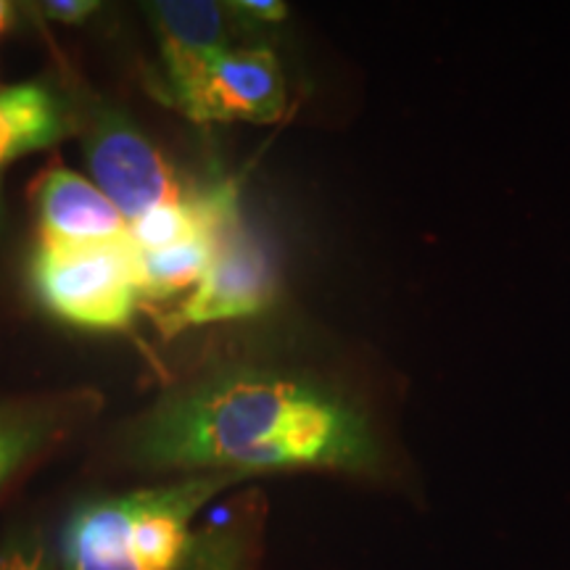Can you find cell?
I'll return each instance as SVG.
<instances>
[{
  "label": "cell",
  "instance_id": "cell-1",
  "mask_svg": "<svg viewBox=\"0 0 570 570\" xmlns=\"http://www.w3.org/2000/svg\"><path fill=\"white\" fill-rule=\"evenodd\" d=\"M148 468L214 473L325 468L375 475L383 465L365 412L306 377L225 370L167 396L135 431Z\"/></svg>",
  "mask_w": 570,
  "mask_h": 570
},
{
  "label": "cell",
  "instance_id": "cell-2",
  "mask_svg": "<svg viewBox=\"0 0 570 570\" xmlns=\"http://www.w3.org/2000/svg\"><path fill=\"white\" fill-rule=\"evenodd\" d=\"M30 273L40 304L85 331H122L140 304L130 235L90 244L40 238Z\"/></svg>",
  "mask_w": 570,
  "mask_h": 570
},
{
  "label": "cell",
  "instance_id": "cell-3",
  "mask_svg": "<svg viewBox=\"0 0 570 570\" xmlns=\"http://www.w3.org/2000/svg\"><path fill=\"white\" fill-rule=\"evenodd\" d=\"M275 294L277 267L273 252L248 230L238 212L219 230L217 252L206 275L156 323L167 333H177L185 327L252 317L265 312L275 302Z\"/></svg>",
  "mask_w": 570,
  "mask_h": 570
},
{
  "label": "cell",
  "instance_id": "cell-4",
  "mask_svg": "<svg viewBox=\"0 0 570 570\" xmlns=\"http://www.w3.org/2000/svg\"><path fill=\"white\" fill-rule=\"evenodd\" d=\"M82 146L96 185L117 206L127 225L154 206L185 198L175 169L127 114L114 109L92 114Z\"/></svg>",
  "mask_w": 570,
  "mask_h": 570
},
{
  "label": "cell",
  "instance_id": "cell-5",
  "mask_svg": "<svg viewBox=\"0 0 570 570\" xmlns=\"http://www.w3.org/2000/svg\"><path fill=\"white\" fill-rule=\"evenodd\" d=\"M177 104L196 122L269 125L285 111L283 69L269 48H227Z\"/></svg>",
  "mask_w": 570,
  "mask_h": 570
},
{
  "label": "cell",
  "instance_id": "cell-6",
  "mask_svg": "<svg viewBox=\"0 0 570 570\" xmlns=\"http://www.w3.org/2000/svg\"><path fill=\"white\" fill-rule=\"evenodd\" d=\"M175 98H183L214 56L230 42V6L209 0H159L146 6Z\"/></svg>",
  "mask_w": 570,
  "mask_h": 570
},
{
  "label": "cell",
  "instance_id": "cell-7",
  "mask_svg": "<svg viewBox=\"0 0 570 570\" xmlns=\"http://www.w3.org/2000/svg\"><path fill=\"white\" fill-rule=\"evenodd\" d=\"M40 238L90 244L130 235V225L104 190L67 167L42 175L38 188Z\"/></svg>",
  "mask_w": 570,
  "mask_h": 570
},
{
  "label": "cell",
  "instance_id": "cell-8",
  "mask_svg": "<svg viewBox=\"0 0 570 570\" xmlns=\"http://www.w3.org/2000/svg\"><path fill=\"white\" fill-rule=\"evenodd\" d=\"M67 132L69 114L48 85L24 82L0 90V167L53 146Z\"/></svg>",
  "mask_w": 570,
  "mask_h": 570
},
{
  "label": "cell",
  "instance_id": "cell-9",
  "mask_svg": "<svg viewBox=\"0 0 570 570\" xmlns=\"http://www.w3.org/2000/svg\"><path fill=\"white\" fill-rule=\"evenodd\" d=\"M262 504L256 497L240 499L225 518L212 520L190 539L177 570H254L259 552Z\"/></svg>",
  "mask_w": 570,
  "mask_h": 570
},
{
  "label": "cell",
  "instance_id": "cell-10",
  "mask_svg": "<svg viewBox=\"0 0 570 570\" xmlns=\"http://www.w3.org/2000/svg\"><path fill=\"white\" fill-rule=\"evenodd\" d=\"M46 433L48 428L38 415L0 410V483L30 458Z\"/></svg>",
  "mask_w": 570,
  "mask_h": 570
},
{
  "label": "cell",
  "instance_id": "cell-11",
  "mask_svg": "<svg viewBox=\"0 0 570 570\" xmlns=\"http://www.w3.org/2000/svg\"><path fill=\"white\" fill-rule=\"evenodd\" d=\"M227 6H230L235 19L259 21V24H275V21L288 17V6L281 3V0H235V3Z\"/></svg>",
  "mask_w": 570,
  "mask_h": 570
},
{
  "label": "cell",
  "instance_id": "cell-12",
  "mask_svg": "<svg viewBox=\"0 0 570 570\" xmlns=\"http://www.w3.org/2000/svg\"><path fill=\"white\" fill-rule=\"evenodd\" d=\"M40 9L42 17L61 21V24H82V21L90 19L101 6H98V0H48Z\"/></svg>",
  "mask_w": 570,
  "mask_h": 570
},
{
  "label": "cell",
  "instance_id": "cell-13",
  "mask_svg": "<svg viewBox=\"0 0 570 570\" xmlns=\"http://www.w3.org/2000/svg\"><path fill=\"white\" fill-rule=\"evenodd\" d=\"M0 570H46L42 550L35 544H17L0 554Z\"/></svg>",
  "mask_w": 570,
  "mask_h": 570
},
{
  "label": "cell",
  "instance_id": "cell-14",
  "mask_svg": "<svg viewBox=\"0 0 570 570\" xmlns=\"http://www.w3.org/2000/svg\"><path fill=\"white\" fill-rule=\"evenodd\" d=\"M11 19H13V6L6 3V0H0V32L11 24Z\"/></svg>",
  "mask_w": 570,
  "mask_h": 570
},
{
  "label": "cell",
  "instance_id": "cell-15",
  "mask_svg": "<svg viewBox=\"0 0 570 570\" xmlns=\"http://www.w3.org/2000/svg\"><path fill=\"white\" fill-rule=\"evenodd\" d=\"M0 217H3V204H0Z\"/></svg>",
  "mask_w": 570,
  "mask_h": 570
}]
</instances>
